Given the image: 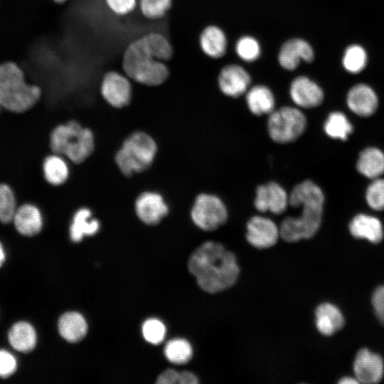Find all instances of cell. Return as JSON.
<instances>
[{
    "label": "cell",
    "instance_id": "obj_16",
    "mask_svg": "<svg viewBox=\"0 0 384 384\" xmlns=\"http://www.w3.org/2000/svg\"><path fill=\"white\" fill-rule=\"evenodd\" d=\"M138 218L147 225H156L166 216L169 208L161 195L154 192H144L135 202Z\"/></svg>",
    "mask_w": 384,
    "mask_h": 384
},
{
    "label": "cell",
    "instance_id": "obj_38",
    "mask_svg": "<svg viewBox=\"0 0 384 384\" xmlns=\"http://www.w3.org/2000/svg\"><path fill=\"white\" fill-rule=\"evenodd\" d=\"M17 361L9 351L0 349V378H7L16 370Z\"/></svg>",
    "mask_w": 384,
    "mask_h": 384
},
{
    "label": "cell",
    "instance_id": "obj_43",
    "mask_svg": "<svg viewBox=\"0 0 384 384\" xmlns=\"http://www.w3.org/2000/svg\"><path fill=\"white\" fill-rule=\"evenodd\" d=\"M5 260H6V254H5L4 248L2 243L0 242V267L3 265Z\"/></svg>",
    "mask_w": 384,
    "mask_h": 384
},
{
    "label": "cell",
    "instance_id": "obj_45",
    "mask_svg": "<svg viewBox=\"0 0 384 384\" xmlns=\"http://www.w3.org/2000/svg\"><path fill=\"white\" fill-rule=\"evenodd\" d=\"M0 107H1V106H0Z\"/></svg>",
    "mask_w": 384,
    "mask_h": 384
},
{
    "label": "cell",
    "instance_id": "obj_35",
    "mask_svg": "<svg viewBox=\"0 0 384 384\" xmlns=\"http://www.w3.org/2000/svg\"><path fill=\"white\" fill-rule=\"evenodd\" d=\"M366 198L368 206L373 210H384V179L375 178L368 186Z\"/></svg>",
    "mask_w": 384,
    "mask_h": 384
},
{
    "label": "cell",
    "instance_id": "obj_27",
    "mask_svg": "<svg viewBox=\"0 0 384 384\" xmlns=\"http://www.w3.org/2000/svg\"><path fill=\"white\" fill-rule=\"evenodd\" d=\"M43 171L46 181L53 186L64 183L69 175L67 164L60 155L56 154L48 156L45 159Z\"/></svg>",
    "mask_w": 384,
    "mask_h": 384
},
{
    "label": "cell",
    "instance_id": "obj_5",
    "mask_svg": "<svg viewBox=\"0 0 384 384\" xmlns=\"http://www.w3.org/2000/svg\"><path fill=\"white\" fill-rule=\"evenodd\" d=\"M50 147L53 154L64 155L75 164L87 159L94 151L91 130L75 121L57 126L50 133Z\"/></svg>",
    "mask_w": 384,
    "mask_h": 384
},
{
    "label": "cell",
    "instance_id": "obj_11",
    "mask_svg": "<svg viewBox=\"0 0 384 384\" xmlns=\"http://www.w3.org/2000/svg\"><path fill=\"white\" fill-rule=\"evenodd\" d=\"M254 205L260 212L281 214L289 205V195L282 186L271 181L257 186Z\"/></svg>",
    "mask_w": 384,
    "mask_h": 384
},
{
    "label": "cell",
    "instance_id": "obj_20",
    "mask_svg": "<svg viewBox=\"0 0 384 384\" xmlns=\"http://www.w3.org/2000/svg\"><path fill=\"white\" fill-rule=\"evenodd\" d=\"M227 38L218 26L210 25L206 27L199 36V45L205 55L211 58L223 57L227 50Z\"/></svg>",
    "mask_w": 384,
    "mask_h": 384
},
{
    "label": "cell",
    "instance_id": "obj_6",
    "mask_svg": "<svg viewBox=\"0 0 384 384\" xmlns=\"http://www.w3.org/2000/svg\"><path fill=\"white\" fill-rule=\"evenodd\" d=\"M157 146L151 136L145 132L132 134L123 142L115 156L116 164L126 176L147 169L152 164Z\"/></svg>",
    "mask_w": 384,
    "mask_h": 384
},
{
    "label": "cell",
    "instance_id": "obj_9",
    "mask_svg": "<svg viewBox=\"0 0 384 384\" xmlns=\"http://www.w3.org/2000/svg\"><path fill=\"white\" fill-rule=\"evenodd\" d=\"M105 100L115 108L128 105L132 98V85L127 76L117 71L105 74L100 85Z\"/></svg>",
    "mask_w": 384,
    "mask_h": 384
},
{
    "label": "cell",
    "instance_id": "obj_12",
    "mask_svg": "<svg viewBox=\"0 0 384 384\" xmlns=\"http://www.w3.org/2000/svg\"><path fill=\"white\" fill-rule=\"evenodd\" d=\"M251 76L242 66L229 64L224 66L218 78L220 91L226 96L236 98L248 90Z\"/></svg>",
    "mask_w": 384,
    "mask_h": 384
},
{
    "label": "cell",
    "instance_id": "obj_29",
    "mask_svg": "<svg viewBox=\"0 0 384 384\" xmlns=\"http://www.w3.org/2000/svg\"><path fill=\"white\" fill-rule=\"evenodd\" d=\"M324 129L329 137L345 140L352 132L353 127L345 114L334 112L328 116Z\"/></svg>",
    "mask_w": 384,
    "mask_h": 384
},
{
    "label": "cell",
    "instance_id": "obj_33",
    "mask_svg": "<svg viewBox=\"0 0 384 384\" xmlns=\"http://www.w3.org/2000/svg\"><path fill=\"white\" fill-rule=\"evenodd\" d=\"M141 14L150 20L163 18L171 9L172 0H139Z\"/></svg>",
    "mask_w": 384,
    "mask_h": 384
},
{
    "label": "cell",
    "instance_id": "obj_18",
    "mask_svg": "<svg viewBox=\"0 0 384 384\" xmlns=\"http://www.w3.org/2000/svg\"><path fill=\"white\" fill-rule=\"evenodd\" d=\"M13 222L16 231L23 236L36 235L43 228L41 213L37 206L31 203H24L18 207Z\"/></svg>",
    "mask_w": 384,
    "mask_h": 384
},
{
    "label": "cell",
    "instance_id": "obj_1",
    "mask_svg": "<svg viewBox=\"0 0 384 384\" xmlns=\"http://www.w3.org/2000/svg\"><path fill=\"white\" fill-rule=\"evenodd\" d=\"M188 268L198 285L208 293H217L231 287L240 269L235 254L217 242L206 241L191 254Z\"/></svg>",
    "mask_w": 384,
    "mask_h": 384
},
{
    "label": "cell",
    "instance_id": "obj_28",
    "mask_svg": "<svg viewBox=\"0 0 384 384\" xmlns=\"http://www.w3.org/2000/svg\"><path fill=\"white\" fill-rule=\"evenodd\" d=\"M148 48L159 60H170L174 54L173 47L168 38L161 33L150 32L142 36Z\"/></svg>",
    "mask_w": 384,
    "mask_h": 384
},
{
    "label": "cell",
    "instance_id": "obj_31",
    "mask_svg": "<svg viewBox=\"0 0 384 384\" xmlns=\"http://www.w3.org/2000/svg\"><path fill=\"white\" fill-rule=\"evenodd\" d=\"M367 59V53L363 47L359 45H351L346 49L342 63L346 71L356 74L365 68Z\"/></svg>",
    "mask_w": 384,
    "mask_h": 384
},
{
    "label": "cell",
    "instance_id": "obj_36",
    "mask_svg": "<svg viewBox=\"0 0 384 384\" xmlns=\"http://www.w3.org/2000/svg\"><path fill=\"white\" fill-rule=\"evenodd\" d=\"M142 334L148 342L159 344L163 341L165 337L166 327L159 319H149L143 324Z\"/></svg>",
    "mask_w": 384,
    "mask_h": 384
},
{
    "label": "cell",
    "instance_id": "obj_42",
    "mask_svg": "<svg viewBox=\"0 0 384 384\" xmlns=\"http://www.w3.org/2000/svg\"><path fill=\"white\" fill-rule=\"evenodd\" d=\"M338 383L341 384H357L359 382L356 378L344 377L342 378Z\"/></svg>",
    "mask_w": 384,
    "mask_h": 384
},
{
    "label": "cell",
    "instance_id": "obj_19",
    "mask_svg": "<svg viewBox=\"0 0 384 384\" xmlns=\"http://www.w3.org/2000/svg\"><path fill=\"white\" fill-rule=\"evenodd\" d=\"M349 230L357 238H364L373 243H378L383 237L380 221L371 215L358 214L350 222Z\"/></svg>",
    "mask_w": 384,
    "mask_h": 384
},
{
    "label": "cell",
    "instance_id": "obj_14",
    "mask_svg": "<svg viewBox=\"0 0 384 384\" xmlns=\"http://www.w3.org/2000/svg\"><path fill=\"white\" fill-rule=\"evenodd\" d=\"M289 95L297 106L314 108L324 100L322 89L309 78L302 75L294 78L290 84Z\"/></svg>",
    "mask_w": 384,
    "mask_h": 384
},
{
    "label": "cell",
    "instance_id": "obj_37",
    "mask_svg": "<svg viewBox=\"0 0 384 384\" xmlns=\"http://www.w3.org/2000/svg\"><path fill=\"white\" fill-rule=\"evenodd\" d=\"M109 10L117 16H126L137 7V0H105Z\"/></svg>",
    "mask_w": 384,
    "mask_h": 384
},
{
    "label": "cell",
    "instance_id": "obj_40",
    "mask_svg": "<svg viewBox=\"0 0 384 384\" xmlns=\"http://www.w3.org/2000/svg\"><path fill=\"white\" fill-rule=\"evenodd\" d=\"M179 373L173 369H167L161 373L157 378L158 384L178 383Z\"/></svg>",
    "mask_w": 384,
    "mask_h": 384
},
{
    "label": "cell",
    "instance_id": "obj_30",
    "mask_svg": "<svg viewBox=\"0 0 384 384\" xmlns=\"http://www.w3.org/2000/svg\"><path fill=\"white\" fill-rule=\"evenodd\" d=\"M164 355L167 360L172 363L184 364L191 360L193 348L187 340L174 338L166 344Z\"/></svg>",
    "mask_w": 384,
    "mask_h": 384
},
{
    "label": "cell",
    "instance_id": "obj_41",
    "mask_svg": "<svg viewBox=\"0 0 384 384\" xmlns=\"http://www.w3.org/2000/svg\"><path fill=\"white\" fill-rule=\"evenodd\" d=\"M198 383V377L189 371L179 373L178 383L180 384H196Z\"/></svg>",
    "mask_w": 384,
    "mask_h": 384
},
{
    "label": "cell",
    "instance_id": "obj_32",
    "mask_svg": "<svg viewBox=\"0 0 384 384\" xmlns=\"http://www.w3.org/2000/svg\"><path fill=\"white\" fill-rule=\"evenodd\" d=\"M16 209L13 189L6 183H0V222L4 224L12 222Z\"/></svg>",
    "mask_w": 384,
    "mask_h": 384
},
{
    "label": "cell",
    "instance_id": "obj_7",
    "mask_svg": "<svg viewBox=\"0 0 384 384\" xmlns=\"http://www.w3.org/2000/svg\"><path fill=\"white\" fill-rule=\"evenodd\" d=\"M306 119L297 107L284 106L269 114L267 130L277 143L287 144L297 140L304 132Z\"/></svg>",
    "mask_w": 384,
    "mask_h": 384
},
{
    "label": "cell",
    "instance_id": "obj_15",
    "mask_svg": "<svg viewBox=\"0 0 384 384\" xmlns=\"http://www.w3.org/2000/svg\"><path fill=\"white\" fill-rule=\"evenodd\" d=\"M353 370L359 383H375L383 378V362L379 355L366 348L361 349L356 356Z\"/></svg>",
    "mask_w": 384,
    "mask_h": 384
},
{
    "label": "cell",
    "instance_id": "obj_24",
    "mask_svg": "<svg viewBox=\"0 0 384 384\" xmlns=\"http://www.w3.org/2000/svg\"><path fill=\"white\" fill-rule=\"evenodd\" d=\"M58 328L59 334L65 340L75 343L82 340L86 335L87 325L80 314L70 311L60 317Z\"/></svg>",
    "mask_w": 384,
    "mask_h": 384
},
{
    "label": "cell",
    "instance_id": "obj_3",
    "mask_svg": "<svg viewBox=\"0 0 384 384\" xmlns=\"http://www.w3.org/2000/svg\"><path fill=\"white\" fill-rule=\"evenodd\" d=\"M41 88L28 83L23 70L14 62L0 63V106L8 111L24 112L39 100Z\"/></svg>",
    "mask_w": 384,
    "mask_h": 384
},
{
    "label": "cell",
    "instance_id": "obj_44",
    "mask_svg": "<svg viewBox=\"0 0 384 384\" xmlns=\"http://www.w3.org/2000/svg\"><path fill=\"white\" fill-rule=\"evenodd\" d=\"M54 2L55 3H58V4H62V3H64L66 1L68 0H53Z\"/></svg>",
    "mask_w": 384,
    "mask_h": 384
},
{
    "label": "cell",
    "instance_id": "obj_34",
    "mask_svg": "<svg viewBox=\"0 0 384 384\" xmlns=\"http://www.w3.org/2000/svg\"><path fill=\"white\" fill-rule=\"evenodd\" d=\"M237 55L245 62L257 60L261 53V47L257 40L250 36L240 37L235 45Z\"/></svg>",
    "mask_w": 384,
    "mask_h": 384
},
{
    "label": "cell",
    "instance_id": "obj_13",
    "mask_svg": "<svg viewBox=\"0 0 384 384\" xmlns=\"http://www.w3.org/2000/svg\"><path fill=\"white\" fill-rule=\"evenodd\" d=\"M314 59L313 48L306 41L299 38L286 41L278 53L279 65L289 71L295 70L302 61L311 63Z\"/></svg>",
    "mask_w": 384,
    "mask_h": 384
},
{
    "label": "cell",
    "instance_id": "obj_10",
    "mask_svg": "<svg viewBox=\"0 0 384 384\" xmlns=\"http://www.w3.org/2000/svg\"><path fill=\"white\" fill-rule=\"evenodd\" d=\"M246 239L253 247L258 249L268 248L274 245L280 236L279 228L271 219L255 215L247 223Z\"/></svg>",
    "mask_w": 384,
    "mask_h": 384
},
{
    "label": "cell",
    "instance_id": "obj_26",
    "mask_svg": "<svg viewBox=\"0 0 384 384\" xmlns=\"http://www.w3.org/2000/svg\"><path fill=\"white\" fill-rule=\"evenodd\" d=\"M91 215L90 210L87 208H80L75 213L70 227V236L73 242H80L85 235H92L98 231L100 223Z\"/></svg>",
    "mask_w": 384,
    "mask_h": 384
},
{
    "label": "cell",
    "instance_id": "obj_23",
    "mask_svg": "<svg viewBox=\"0 0 384 384\" xmlns=\"http://www.w3.org/2000/svg\"><path fill=\"white\" fill-rule=\"evenodd\" d=\"M315 315L316 328L325 336L332 335L340 330L344 324V319L340 310L329 303L319 305Z\"/></svg>",
    "mask_w": 384,
    "mask_h": 384
},
{
    "label": "cell",
    "instance_id": "obj_8",
    "mask_svg": "<svg viewBox=\"0 0 384 384\" xmlns=\"http://www.w3.org/2000/svg\"><path fill=\"white\" fill-rule=\"evenodd\" d=\"M191 215L198 228L205 231H213L226 222L228 210L217 196L201 193L196 198Z\"/></svg>",
    "mask_w": 384,
    "mask_h": 384
},
{
    "label": "cell",
    "instance_id": "obj_17",
    "mask_svg": "<svg viewBox=\"0 0 384 384\" xmlns=\"http://www.w3.org/2000/svg\"><path fill=\"white\" fill-rule=\"evenodd\" d=\"M348 108L361 117H369L377 110L378 99L374 90L366 84L352 87L346 97Z\"/></svg>",
    "mask_w": 384,
    "mask_h": 384
},
{
    "label": "cell",
    "instance_id": "obj_22",
    "mask_svg": "<svg viewBox=\"0 0 384 384\" xmlns=\"http://www.w3.org/2000/svg\"><path fill=\"white\" fill-rule=\"evenodd\" d=\"M245 100L248 109L255 115L269 114L274 110V96L265 85H257L248 89Z\"/></svg>",
    "mask_w": 384,
    "mask_h": 384
},
{
    "label": "cell",
    "instance_id": "obj_39",
    "mask_svg": "<svg viewBox=\"0 0 384 384\" xmlns=\"http://www.w3.org/2000/svg\"><path fill=\"white\" fill-rule=\"evenodd\" d=\"M372 304L376 316L384 324V285L375 290L372 297Z\"/></svg>",
    "mask_w": 384,
    "mask_h": 384
},
{
    "label": "cell",
    "instance_id": "obj_2",
    "mask_svg": "<svg viewBox=\"0 0 384 384\" xmlns=\"http://www.w3.org/2000/svg\"><path fill=\"white\" fill-rule=\"evenodd\" d=\"M324 195L321 188L310 180L297 184L289 194V204L301 208L297 217H287L279 226L282 238L288 242L312 238L322 218Z\"/></svg>",
    "mask_w": 384,
    "mask_h": 384
},
{
    "label": "cell",
    "instance_id": "obj_4",
    "mask_svg": "<svg viewBox=\"0 0 384 384\" xmlns=\"http://www.w3.org/2000/svg\"><path fill=\"white\" fill-rule=\"evenodd\" d=\"M122 68L128 78L147 86L160 85L169 75L166 65L154 56L142 37L130 43L125 49Z\"/></svg>",
    "mask_w": 384,
    "mask_h": 384
},
{
    "label": "cell",
    "instance_id": "obj_25",
    "mask_svg": "<svg viewBox=\"0 0 384 384\" xmlns=\"http://www.w3.org/2000/svg\"><path fill=\"white\" fill-rule=\"evenodd\" d=\"M356 167L364 176L375 179L384 173V154L375 147L363 150L357 161Z\"/></svg>",
    "mask_w": 384,
    "mask_h": 384
},
{
    "label": "cell",
    "instance_id": "obj_21",
    "mask_svg": "<svg viewBox=\"0 0 384 384\" xmlns=\"http://www.w3.org/2000/svg\"><path fill=\"white\" fill-rule=\"evenodd\" d=\"M8 341L14 350L23 353H29L36 345V331L30 323L18 321L11 326Z\"/></svg>",
    "mask_w": 384,
    "mask_h": 384
}]
</instances>
